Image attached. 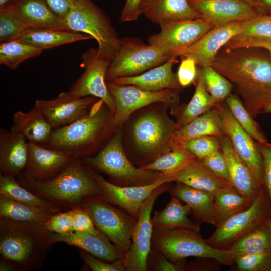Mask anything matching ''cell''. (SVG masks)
I'll list each match as a JSON object with an SVG mask.
<instances>
[{
	"label": "cell",
	"instance_id": "cell-58",
	"mask_svg": "<svg viewBox=\"0 0 271 271\" xmlns=\"http://www.w3.org/2000/svg\"><path fill=\"white\" fill-rule=\"evenodd\" d=\"M14 0H0V8L4 7Z\"/></svg>",
	"mask_w": 271,
	"mask_h": 271
},
{
	"label": "cell",
	"instance_id": "cell-35",
	"mask_svg": "<svg viewBox=\"0 0 271 271\" xmlns=\"http://www.w3.org/2000/svg\"><path fill=\"white\" fill-rule=\"evenodd\" d=\"M54 213L0 196V217L19 222L45 223Z\"/></svg>",
	"mask_w": 271,
	"mask_h": 271
},
{
	"label": "cell",
	"instance_id": "cell-2",
	"mask_svg": "<svg viewBox=\"0 0 271 271\" xmlns=\"http://www.w3.org/2000/svg\"><path fill=\"white\" fill-rule=\"evenodd\" d=\"M44 223L19 222L0 217L1 261L14 270L40 268L53 245Z\"/></svg>",
	"mask_w": 271,
	"mask_h": 271
},
{
	"label": "cell",
	"instance_id": "cell-4",
	"mask_svg": "<svg viewBox=\"0 0 271 271\" xmlns=\"http://www.w3.org/2000/svg\"><path fill=\"white\" fill-rule=\"evenodd\" d=\"M93 170L81 159L72 158L68 165L53 177L42 181L17 179L38 196L62 208L80 206L87 199L100 197V190Z\"/></svg>",
	"mask_w": 271,
	"mask_h": 271
},
{
	"label": "cell",
	"instance_id": "cell-12",
	"mask_svg": "<svg viewBox=\"0 0 271 271\" xmlns=\"http://www.w3.org/2000/svg\"><path fill=\"white\" fill-rule=\"evenodd\" d=\"M168 183L164 184L155 189L140 208L130 246L122 259L126 271L147 270V260L152 248L153 233L151 212L158 197L171 188Z\"/></svg>",
	"mask_w": 271,
	"mask_h": 271
},
{
	"label": "cell",
	"instance_id": "cell-28",
	"mask_svg": "<svg viewBox=\"0 0 271 271\" xmlns=\"http://www.w3.org/2000/svg\"><path fill=\"white\" fill-rule=\"evenodd\" d=\"M169 191L171 195L176 196L188 205L200 222L209 223L216 227L219 224L213 194L180 183L171 187Z\"/></svg>",
	"mask_w": 271,
	"mask_h": 271
},
{
	"label": "cell",
	"instance_id": "cell-15",
	"mask_svg": "<svg viewBox=\"0 0 271 271\" xmlns=\"http://www.w3.org/2000/svg\"><path fill=\"white\" fill-rule=\"evenodd\" d=\"M158 25L160 32L148 37V44L156 46L166 54L174 56H176V54L179 51L193 44L216 26L202 18L164 21Z\"/></svg>",
	"mask_w": 271,
	"mask_h": 271
},
{
	"label": "cell",
	"instance_id": "cell-18",
	"mask_svg": "<svg viewBox=\"0 0 271 271\" xmlns=\"http://www.w3.org/2000/svg\"><path fill=\"white\" fill-rule=\"evenodd\" d=\"M215 107L221 117L224 134L264 188L263 160L258 144L239 125L225 102L218 103Z\"/></svg>",
	"mask_w": 271,
	"mask_h": 271
},
{
	"label": "cell",
	"instance_id": "cell-61",
	"mask_svg": "<svg viewBox=\"0 0 271 271\" xmlns=\"http://www.w3.org/2000/svg\"><path fill=\"white\" fill-rule=\"evenodd\" d=\"M257 1H258L259 2V1H258V0H257Z\"/></svg>",
	"mask_w": 271,
	"mask_h": 271
},
{
	"label": "cell",
	"instance_id": "cell-37",
	"mask_svg": "<svg viewBox=\"0 0 271 271\" xmlns=\"http://www.w3.org/2000/svg\"><path fill=\"white\" fill-rule=\"evenodd\" d=\"M196 159V157L183 146L174 144L171 150L140 168L158 171L164 174L174 175Z\"/></svg>",
	"mask_w": 271,
	"mask_h": 271
},
{
	"label": "cell",
	"instance_id": "cell-26",
	"mask_svg": "<svg viewBox=\"0 0 271 271\" xmlns=\"http://www.w3.org/2000/svg\"><path fill=\"white\" fill-rule=\"evenodd\" d=\"M20 134L0 128L1 174L14 177L24 170L28 158V141Z\"/></svg>",
	"mask_w": 271,
	"mask_h": 271
},
{
	"label": "cell",
	"instance_id": "cell-5",
	"mask_svg": "<svg viewBox=\"0 0 271 271\" xmlns=\"http://www.w3.org/2000/svg\"><path fill=\"white\" fill-rule=\"evenodd\" d=\"M152 247L173 262L183 261L189 257L211 258L225 265H230L234 262L235 257L229 249L211 246L201 237L199 232L190 229L153 231Z\"/></svg>",
	"mask_w": 271,
	"mask_h": 271
},
{
	"label": "cell",
	"instance_id": "cell-14",
	"mask_svg": "<svg viewBox=\"0 0 271 271\" xmlns=\"http://www.w3.org/2000/svg\"><path fill=\"white\" fill-rule=\"evenodd\" d=\"M85 71L68 92L77 97L93 96L103 101L114 114L115 106L107 88L106 75L111 60L98 55L97 49L90 48L81 55Z\"/></svg>",
	"mask_w": 271,
	"mask_h": 271
},
{
	"label": "cell",
	"instance_id": "cell-46",
	"mask_svg": "<svg viewBox=\"0 0 271 271\" xmlns=\"http://www.w3.org/2000/svg\"><path fill=\"white\" fill-rule=\"evenodd\" d=\"M190 268L183 261L173 262L160 251L152 247L147 260V270L179 271Z\"/></svg>",
	"mask_w": 271,
	"mask_h": 271
},
{
	"label": "cell",
	"instance_id": "cell-38",
	"mask_svg": "<svg viewBox=\"0 0 271 271\" xmlns=\"http://www.w3.org/2000/svg\"><path fill=\"white\" fill-rule=\"evenodd\" d=\"M217 103L207 91L202 77L198 74L195 92L176 123L177 129L213 108Z\"/></svg>",
	"mask_w": 271,
	"mask_h": 271
},
{
	"label": "cell",
	"instance_id": "cell-56",
	"mask_svg": "<svg viewBox=\"0 0 271 271\" xmlns=\"http://www.w3.org/2000/svg\"><path fill=\"white\" fill-rule=\"evenodd\" d=\"M77 1L46 0L52 10L62 20L66 17Z\"/></svg>",
	"mask_w": 271,
	"mask_h": 271
},
{
	"label": "cell",
	"instance_id": "cell-45",
	"mask_svg": "<svg viewBox=\"0 0 271 271\" xmlns=\"http://www.w3.org/2000/svg\"><path fill=\"white\" fill-rule=\"evenodd\" d=\"M234 262L242 271H271V252L236 256Z\"/></svg>",
	"mask_w": 271,
	"mask_h": 271
},
{
	"label": "cell",
	"instance_id": "cell-32",
	"mask_svg": "<svg viewBox=\"0 0 271 271\" xmlns=\"http://www.w3.org/2000/svg\"><path fill=\"white\" fill-rule=\"evenodd\" d=\"M92 38L87 34L69 29L41 28L25 29L16 40L44 50Z\"/></svg>",
	"mask_w": 271,
	"mask_h": 271
},
{
	"label": "cell",
	"instance_id": "cell-50",
	"mask_svg": "<svg viewBox=\"0 0 271 271\" xmlns=\"http://www.w3.org/2000/svg\"><path fill=\"white\" fill-rule=\"evenodd\" d=\"M201 161L217 176L230 183L227 163L222 151L214 152Z\"/></svg>",
	"mask_w": 271,
	"mask_h": 271
},
{
	"label": "cell",
	"instance_id": "cell-25",
	"mask_svg": "<svg viewBox=\"0 0 271 271\" xmlns=\"http://www.w3.org/2000/svg\"><path fill=\"white\" fill-rule=\"evenodd\" d=\"M176 58V56H173L164 63L141 74L118 77L110 81L119 85L134 86L149 91L167 89L179 90L181 86L177 74L172 71L173 64L177 62Z\"/></svg>",
	"mask_w": 271,
	"mask_h": 271
},
{
	"label": "cell",
	"instance_id": "cell-9",
	"mask_svg": "<svg viewBox=\"0 0 271 271\" xmlns=\"http://www.w3.org/2000/svg\"><path fill=\"white\" fill-rule=\"evenodd\" d=\"M80 206L92 218L95 227L123 253L129 248L137 218L100 197L90 198Z\"/></svg>",
	"mask_w": 271,
	"mask_h": 271
},
{
	"label": "cell",
	"instance_id": "cell-53",
	"mask_svg": "<svg viewBox=\"0 0 271 271\" xmlns=\"http://www.w3.org/2000/svg\"><path fill=\"white\" fill-rule=\"evenodd\" d=\"M194 60L188 57H184L181 62L177 76L181 87H186L193 83L198 77Z\"/></svg>",
	"mask_w": 271,
	"mask_h": 271
},
{
	"label": "cell",
	"instance_id": "cell-20",
	"mask_svg": "<svg viewBox=\"0 0 271 271\" xmlns=\"http://www.w3.org/2000/svg\"><path fill=\"white\" fill-rule=\"evenodd\" d=\"M242 22L215 26L193 44L178 52L176 56L191 58L201 67L210 66L220 49L232 38L242 33Z\"/></svg>",
	"mask_w": 271,
	"mask_h": 271
},
{
	"label": "cell",
	"instance_id": "cell-30",
	"mask_svg": "<svg viewBox=\"0 0 271 271\" xmlns=\"http://www.w3.org/2000/svg\"><path fill=\"white\" fill-rule=\"evenodd\" d=\"M171 196L170 201L163 209L154 212L151 218L153 231L183 228L199 232V224L193 222L189 218L191 212L189 206L183 204L176 196Z\"/></svg>",
	"mask_w": 271,
	"mask_h": 271
},
{
	"label": "cell",
	"instance_id": "cell-36",
	"mask_svg": "<svg viewBox=\"0 0 271 271\" xmlns=\"http://www.w3.org/2000/svg\"><path fill=\"white\" fill-rule=\"evenodd\" d=\"M228 249L234 257L238 255L270 252L271 228L266 222L237 240Z\"/></svg>",
	"mask_w": 271,
	"mask_h": 271
},
{
	"label": "cell",
	"instance_id": "cell-42",
	"mask_svg": "<svg viewBox=\"0 0 271 271\" xmlns=\"http://www.w3.org/2000/svg\"><path fill=\"white\" fill-rule=\"evenodd\" d=\"M198 73L207 91L217 103L223 102L231 94L232 84L211 66L201 67Z\"/></svg>",
	"mask_w": 271,
	"mask_h": 271
},
{
	"label": "cell",
	"instance_id": "cell-49",
	"mask_svg": "<svg viewBox=\"0 0 271 271\" xmlns=\"http://www.w3.org/2000/svg\"><path fill=\"white\" fill-rule=\"evenodd\" d=\"M242 47L264 49L271 54V37L239 34L232 38L223 48L232 49Z\"/></svg>",
	"mask_w": 271,
	"mask_h": 271
},
{
	"label": "cell",
	"instance_id": "cell-22",
	"mask_svg": "<svg viewBox=\"0 0 271 271\" xmlns=\"http://www.w3.org/2000/svg\"><path fill=\"white\" fill-rule=\"evenodd\" d=\"M219 138L227 163L231 185L242 195L253 201L263 187L236 152L229 139L225 134Z\"/></svg>",
	"mask_w": 271,
	"mask_h": 271
},
{
	"label": "cell",
	"instance_id": "cell-59",
	"mask_svg": "<svg viewBox=\"0 0 271 271\" xmlns=\"http://www.w3.org/2000/svg\"><path fill=\"white\" fill-rule=\"evenodd\" d=\"M262 113H271V104L267 105L263 110Z\"/></svg>",
	"mask_w": 271,
	"mask_h": 271
},
{
	"label": "cell",
	"instance_id": "cell-55",
	"mask_svg": "<svg viewBox=\"0 0 271 271\" xmlns=\"http://www.w3.org/2000/svg\"><path fill=\"white\" fill-rule=\"evenodd\" d=\"M142 0H126L120 17V22L133 21L141 15L140 6Z\"/></svg>",
	"mask_w": 271,
	"mask_h": 271
},
{
	"label": "cell",
	"instance_id": "cell-24",
	"mask_svg": "<svg viewBox=\"0 0 271 271\" xmlns=\"http://www.w3.org/2000/svg\"><path fill=\"white\" fill-rule=\"evenodd\" d=\"M52 244L62 242L77 247L95 257L108 262L122 259L124 253L101 232L97 233L73 232L60 235L51 232Z\"/></svg>",
	"mask_w": 271,
	"mask_h": 271
},
{
	"label": "cell",
	"instance_id": "cell-27",
	"mask_svg": "<svg viewBox=\"0 0 271 271\" xmlns=\"http://www.w3.org/2000/svg\"><path fill=\"white\" fill-rule=\"evenodd\" d=\"M140 11L141 15L157 24L164 21L201 18L188 0H142Z\"/></svg>",
	"mask_w": 271,
	"mask_h": 271
},
{
	"label": "cell",
	"instance_id": "cell-13",
	"mask_svg": "<svg viewBox=\"0 0 271 271\" xmlns=\"http://www.w3.org/2000/svg\"><path fill=\"white\" fill-rule=\"evenodd\" d=\"M115 106L114 122L119 125L136 110L156 102L175 105L179 101V90L167 89L158 91L142 90L132 85H119L112 81L106 83Z\"/></svg>",
	"mask_w": 271,
	"mask_h": 271
},
{
	"label": "cell",
	"instance_id": "cell-44",
	"mask_svg": "<svg viewBox=\"0 0 271 271\" xmlns=\"http://www.w3.org/2000/svg\"><path fill=\"white\" fill-rule=\"evenodd\" d=\"M25 29L7 9L0 8V43L16 40Z\"/></svg>",
	"mask_w": 271,
	"mask_h": 271
},
{
	"label": "cell",
	"instance_id": "cell-21",
	"mask_svg": "<svg viewBox=\"0 0 271 271\" xmlns=\"http://www.w3.org/2000/svg\"><path fill=\"white\" fill-rule=\"evenodd\" d=\"M71 157L53 149L28 141V158L19 180L42 181L49 179L61 171L70 162Z\"/></svg>",
	"mask_w": 271,
	"mask_h": 271
},
{
	"label": "cell",
	"instance_id": "cell-8",
	"mask_svg": "<svg viewBox=\"0 0 271 271\" xmlns=\"http://www.w3.org/2000/svg\"><path fill=\"white\" fill-rule=\"evenodd\" d=\"M173 56L156 46L145 44L139 38H121L120 47L108 69L106 80L110 81L118 77L139 75Z\"/></svg>",
	"mask_w": 271,
	"mask_h": 271
},
{
	"label": "cell",
	"instance_id": "cell-47",
	"mask_svg": "<svg viewBox=\"0 0 271 271\" xmlns=\"http://www.w3.org/2000/svg\"><path fill=\"white\" fill-rule=\"evenodd\" d=\"M241 34L271 37V14H262L243 21Z\"/></svg>",
	"mask_w": 271,
	"mask_h": 271
},
{
	"label": "cell",
	"instance_id": "cell-3",
	"mask_svg": "<svg viewBox=\"0 0 271 271\" xmlns=\"http://www.w3.org/2000/svg\"><path fill=\"white\" fill-rule=\"evenodd\" d=\"M105 104L103 100L99 99L83 117L53 129L48 142L42 146L80 159L93 156L115 126L114 114L104 108Z\"/></svg>",
	"mask_w": 271,
	"mask_h": 271
},
{
	"label": "cell",
	"instance_id": "cell-11",
	"mask_svg": "<svg viewBox=\"0 0 271 271\" xmlns=\"http://www.w3.org/2000/svg\"><path fill=\"white\" fill-rule=\"evenodd\" d=\"M177 129L167 115L154 111L141 116L132 127V137L143 161H152L171 150Z\"/></svg>",
	"mask_w": 271,
	"mask_h": 271
},
{
	"label": "cell",
	"instance_id": "cell-54",
	"mask_svg": "<svg viewBox=\"0 0 271 271\" xmlns=\"http://www.w3.org/2000/svg\"><path fill=\"white\" fill-rule=\"evenodd\" d=\"M258 143L263 160L264 188L271 206V144Z\"/></svg>",
	"mask_w": 271,
	"mask_h": 271
},
{
	"label": "cell",
	"instance_id": "cell-17",
	"mask_svg": "<svg viewBox=\"0 0 271 271\" xmlns=\"http://www.w3.org/2000/svg\"><path fill=\"white\" fill-rule=\"evenodd\" d=\"M174 174H162L152 183L140 186H120L106 180L94 173L100 190V197L118 206L137 218L140 208L145 201L161 185L173 182Z\"/></svg>",
	"mask_w": 271,
	"mask_h": 271
},
{
	"label": "cell",
	"instance_id": "cell-39",
	"mask_svg": "<svg viewBox=\"0 0 271 271\" xmlns=\"http://www.w3.org/2000/svg\"><path fill=\"white\" fill-rule=\"evenodd\" d=\"M214 202L220 223L248 208L252 201L242 195L233 186H230L216 193L214 195Z\"/></svg>",
	"mask_w": 271,
	"mask_h": 271
},
{
	"label": "cell",
	"instance_id": "cell-23",
	"mask_svg": "<svg viewBox=\"0 0 271 271\" xmlns=\"http://www.w3.org/2000/svg\"><path fill=\"white\" fill-rule=\"evenodd\" d=\"M3 8L7 9L26 29L41 28L68 29L63 20L55 14L46 0H14Z\"/></svg>",
	"mask_w": 271,
	"mask_h": 271
},
{
	"label": "cell",
	"instance_id": "cell-1",
	"mask_svg": "<svg viewBox=\"0 0 271 271\" xmlns=\"http://www.w3.org/2000/svg\"><path fill=\"white\" fill-rule=\"evenodd\" d=\"M210 66L233 85L253 118L271 104V54L260 48H223Z\"/></svg>",
	"mask_w": 271,
	"mask_h": 271
},
{
	"label": "cell",
	"instance_id": "cell-48",
	"mask_svg": "<svg viewBox=\"0 0 271 271\" xmlns=\"http://www.w3.org/2000/svg\"><path fill=\"white\" fill-rule=\"evenodd\" d=\"M44 225L49 231L54 233L60 235L73 233L74 231L72 209L54 214L44 223Z\"/></svg>",
	"mask_w": 271,
	"mask_h": 271
},
{
	"label": "cell",
	"instance_id": "cell-41",
	"mask_svg": "<svg viewBox=\"0 0 271 271\" xmlns=\"http://www.w3.org/2000/svg\"><path fill=\"white\" fill-rule=\"evenodd\" d=\"M225 100L230 112L249 135L259 143L268 142L258 124L246 109L238 96L230 94Z\"/></svg>",
	"mask_w": 271,
	"mask_h": 271
},
{
	"label": "cell",
	"instance_id": "cell-19",
	"mask_svg": "<svg viewBox=\"0 0 271 271\" xmlns=\"http://www.w3.org/2000/svg\"><path fill=\"white\" fill-rule=\"evenodd\" d=\"M77 97L68 91L50 100H37L34 106L43 113L53 129L70 124L87 114L99 99Z\"/></svg>",
	"mask_w": 271,
	"mask_h": 271
},
{
	"label": "cell",
	"instance_id": "cell-6",
	"mask_svg": "<svg viewBox=\"0 0 271 271\" xmlns=\"http://www.w3.org/2000/svg\"><path fill=\"white\" fill-rule=\"evenodd\" d=\"M63 20L68 29L95 39L99 56L112 60L120 47V38L109 17L92 0H78Z\"/></svg>",
	"mask_w": 271,
	"mask_h": 271
},
{
	"label": "cell",
	"instance_id": "cell-40",
	"mask_svg": "<svg viewBox=\"0 0 271 271\" xmlns=\"http://www.w3.org/2000/svg\"><path fill=\"white\" fill-rule=\"evenodd\" d=\"M41 49L15 40L0 44V64L11 69H16L23 61L39 55Z\"/></svg>",
	"mask_w": 271,
	"mask_h": 271
},
{
	"label": "cell",
	"instance_id": "cell-52",
	"mask_svg": "<svg viewBox=\"0 0 271 271\" xmlns=\"http://www.w3.org/2000/svg\"><path fill=\"white\" fill-rule=\"evenodd\" d=\"M80 257L93 271H126L122 259L108 262L98 259L84 250L80 252Z\"/></svg>",
	"mask_w": 271,
	"mask_h": 271
},
{
	"label": "cell",
	"instance_id": "cell-31",
	"mask_svg": "<svg viewBox=\"0 0 271 271\" xmlns=\"http://www.w3.org/2000/svg\"><path fill=\"white\" fill-rule=\"evenodd\" d=\"M173 181L207 191L214 195L223 189L232 186L230 182L217 176L198 159L174 174Z\"/></svg>",
	"mask_w": 271,
	"mask_h": 271
},
{
	"label": "cell",
	"instance_id": "cell-10",
	"mask_svg": "<svg viewBox=\"0 0 271 271\" xmlns=\"http://www.w3.org/2000/svg\"><path fill=\"white\" fill-rule=\"evenodd\" d=\"M270 218L271 206L263 188L248 208L219 223L206 240L214 247L228 249L237 240L260 227Z\"/></svg>",
	"mask_w": 271,
	"mask_h": 271
},
{
	"label": "cell",
	"instance_id": "cell-57",
	"mask_svg": "<svg viewBox=\"0 0 271 271\" xmlns=\"http://www.w3.org/2000/svg\"><path fill=\"white\" fill-rule=\"evenodd\" d=\"M269 11H271V0H258Z\"/></svg>",
	"mask_w": 271,
	"mask_h": 271
},
{
	"label": "cell",
	"instance_id": "cell-51",
	"mask_svg": "<svg viewBox=\"0 0 271 271\" xmlns=\"http://www.w3.org/2000/svg\"><path fill=\"white\" fill-rule=\"evenodd\" d=\"M71 209L74 232L97 233L100 232L95 227L92 218L84 208L78 206Z\"/></svg>",
	"mask_w": 271,
	"mask_h": 271
},
{
	"label": "cell",
	"instance_id": "cell-43",
	"mask_svg": "<svg viewBox=\"0 0 271 271\" xmlns=\"http://www.w3.org/2000/svg\"><path fill=\"white\" fill-rule=\"evenodd\" d=\"M181 146L200 160L221 149L219 138L214 136L192 138L185 141Z\"/></svg>",
	"mask_w": 271,
	"mask_h": 271
},
{
	"label": "cell",
	"instance_id": "cell-34",
	"mask_svg": "<svg viewBox=\"0 0 271 271\" xmlns=\"http://www.w3.org/2000/svg\"><path fill=\"white\" fill-rule=\"evenodd\" d=\"M0 196L57 213L62 208L21 185L16 177L0 174Z\"/></svg>",
	"mask_w": 271,
	"mask_h": 271
},
{
	"label": "cell",
	"instance_id": "cell-33",
	"mask_svg": "<svg viewBox=\"0 0 271 271\" xmlns=\"http://www.w3.org/2000/svg\"><path fill=\"white\" fill-rule=\"evenodd\" d=\"M224 135L220 114L214 107L190 123L178 129L175 133L174 144L182 145L185 141L197 137Z\"/></svg>",
	"mask_w": 271,
	"mask_h": 271
},
{
	"label": "cell",
	"instance_id": "cell-60",
	"mask_svg": "<svg viewBox=\"0 0 271 271\" xmlns=\"http://www.w3.org/2000/svg\"><path fill=\"white\" fill-rule=\"evenodd\" d=\"M267 224L269 226V227L271 228V218H270L267 221Z\"/></svg>",
	"mask_w": 271,
	"mask_h": 271
},
{
	"label": "cell",
	"instance_id": "cell-7",
	"mask_svg": "<svg viewBox=\"0 0 271 271\" xmlns=\"http://www.w3.org/2000/svg\"><path fill=\"white\" fill-rule=\"evenodd\" d=\"M81 160L90 168L107 175L110 182L120 186L149 184L163 174L136 167L124 152L120 131L116 132L96 155Z\"/></svg>",
	"mask_w": 271,
	"mask_h": 271
},
{
	"label": "cell",
	"instance_id": "cell-29",
	"mask_svg": "<svg viewBox=\"0 0 271 271\" xmlns=\"http://www.w3.org/2000/svg\"><path fill=\"white\" fill-rule=\"evenodd\" d=\"M12 119L11 132L20 133L27 141L41 146L48 142L53 130L45 116L35 106L27 112L17 111Z\"/></svg>",
	"mask_w": 271,
	"mask_h": 271
},
{
	"label": "cell",
	"instance_id": "cell-16",
	"mask_svg": "<svg viewBox=\"0 0 271 271\" xmlns=\"http://www.w3.org/2000/svg\"><path fill=\"white\" fill-rule=\"evenodd\" d=\"M201 18L216 26L242 22L269 11L257 0H188Z\"/></svg>",
	"mask_w": 271,
	"mask_h": 271
}]
</instances>
